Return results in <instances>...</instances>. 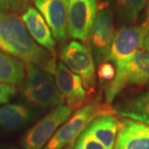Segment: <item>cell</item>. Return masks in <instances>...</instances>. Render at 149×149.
Listing matches in <instances>:
<instances>
[{
	"label": "cell",
	"instance_id": "obj_24",
	"mask_svg": "<svg viewBox=\"0 0 149 149\" xmlns=\"http://www.w3.org/2000/svg\"><path fill=\"white\" fill-rule=\"evenodd\" d=\"M0 149H17L16 148H13V147H3V148H0Z\"/></svg>",
	"mask_w": 149,
	"mask_h": 149
},
{
	"label": "cell",
	"instance_id": "obj_12",
	"mask_svg": "<svg viewBox=\"0 0 149 149\" xmlns=\"http://www.w3.org/2000/svg\"><path fill=\"white\" fill-rule=\"evenodd\" d=\"M113 149H149V125L132 119H121Z\"/></svg>",
	"mask_w": 149,
	"mask_h": 149
},
{
	"label": "cell",
	"instance_id": "obj_10",
	"mask_svg": "<svg viewBox=\"0 0 149 149\" xmlns=\"http://www.w3.org/2000/svg\"><path fill=\"white\" fill-rule=\"evenodd\" d=\"M55 80L60 93L71 111L78 110L87 100V91L79 75L70 70L62 62L58 63Z\"/></svg>",
	"mask_w": 149,
	"mask_h": 149
},
{
	"label": "cell",
	"instance_id": "obj_15",
	"mask_svg": "<svg viewBox=\"0 0 149 149\" xmlns=\"http://www.w3.org/2000/svg\"><path fill=\"white\" fill-rule=\"evenodd\" d=\"M34 118V111L29 107L11 104L0 107V128L16 130L23 128Z\"/></svg>",
	"mask_w": 149,
	"mask_h": 149
},
{
	"label": "cell",
	"instance_id": "obj_9",
	"mask_svg": "<svg viewBox=\"0 0 149 149\" xmlns=\"http://www.w3.org/2000/svg\"><path fill=\"white\" fill-rule=\"evenodd\" d=\"M148 28L145 21L139 26H124L115 32L109 53L104 61L113 62L128 58L142 48L143 37Z\"/></svg>",
	"mask_w": 149,
	"mask_h": 149
},
{
	"label": "cell",
	"instance_id": "obj_2",
	"mask_svg": "<svg viewBox=\"0 0 149 149\" xmlns=\"http://www.w3.org/2000/svg\"><path fill=\"white\" fill-rule=\"evenodd\" d=\"M20 92L22 98L33 106L55 109L65 103L53 74L34 65H27Z\"/></svg>",
	"mask_w": 149,
	"mask_h": 149
},
{
	"label": "cell",
	"instance_id": "obj_22",
	"mask_svg": "<svg viewBox=\"0 0 149 149\" xmlns=\"http://www.w3.org/2000/svg\"><path fill=\"white\" fill-rule=\"evenodd\" d=\"M15 94L16 88L14 86L0 83V104L10 101Z\"/></svg>",
	"mask_w": 149,
	"mask_h": 149
},
{
	"label": "cell",
	"instance_id": "obj_20",
	"mask_svg": "<svg viewBox=\"0 0 149 149\" xmlns=\"http://www.w3.org/2000/svg\"><path fill=\"white\" fill-rule=\"evenodd\" d=\"M30 0H0V11L12 13H21L27 10Z\"/></svg>",
	"mask_w": 149,
	"mask_h": 149
},
{
	"label": "cell",
	"instance_id": "obj_23",
	"mask_svg": "<svg viewBox=\"0 0 149 149\" xmlns=\"http://www.w3.org/2000/svg\"><path fill=\"white\" fill-rule=\"evenodd\" d=\"M145 21L148 22V28H147L146 33L144 35L143 41V44H142V49H144L145 51L149 52V21L147 19Z\"/></svg>",
	"mask_w": 149,
	"mask_h": 149
},
{
	"label": "cell",
	"instance_id": "obj_13",
	"mask_svg": "<svg viewBox=\"0 0 149 149\" xmlns=\"http://www.w3.org/2000/svg\"><path fill=\"white\" fill-rule=\"evenodd\" d=\"M21 20L36 42L56 56V42L52 31L42 14L34 8L28 7L22 13Z\"/></svg>",
	"mask_w": 149,
	"mask_h": 149
},
{
	"label": "cell",
	"instance_id": "obj_1",
	"mask_svg": "<svg viewBox=\"0 0 149 149\" xmlns=\"http://www.w3.org/2000/svg\"><path fill=\"white\" fill-rule=\"evenodd\" d=\"M0 50L27 65L56 72V56L32 39L17 14L0 11Z\"/></svg>",
	"mask_w": 149,
	"mask_h": 149
},
{
	"label": "cell",
	"instance_id": "obj_8",
	"mask_svg": "<svg viewBox=\"0 0 149 149\" xmlns=\"http://www.w3.org/2000/svg\"><path fill=\"white\" fill-rule=\"evenodd\" d=\"M98 0H67V35L86 42L98 12Z\"/></svg>",
	"mask_w": 149,
	"mask_h": 149
},
{
	"label": "cell",
	"instance_id": "obj_16",
	"mask_svg": "<svg viewBox=\"0 0 149 149\" xmlns=\"http://www.w3.org/2000/svg\"><path fill=\"white\" fill-rule=\"evenodd\" d=\"M114 110L122 117L149 125V91L128 100Z\"/></svg>",
	"mask_w": 149,
	"mask_h": 149
},
{
	"label": "cell",
	"instance_id": "obj_5",
	"mask_svg": "<svg viewBox=\"0 0 149 149\" xmlns=\"http://www.w3.org/2000/svg\"><path fill=\"white\" fill-rule=\"evenodd\" d=\"M60 58L70 70L80 76L89 95L95 92V63L91 48L78 41H71L61 49Z\"/></svg>",
	"mask_w": 149,
	"mask_h": 149
},
{
	"label": "cell",
	"instance_id": "obj_21",
	"mask_svg": "<svg viewBox=\"0 0 149 149\" xmlns=\"http://www.w3.org/2000/svg\"><path fill=\"white\" fill-rule=\"evenodd\" d=\"M98 75L100 77V80L106 81V83H109L111 81L114 75H115V66L111 64L109 61H104L99 65L98 69Z\"/></svg>",
	"mask_w": 149,
	"mask_h": 149
},
{
	"label": "cell",
	"instance_id": "obj_7",
	"mask_svg": "<svg viewBox=\"0 0 149 149\" xmlns=\"http://www.w3.org/2000/svg\"><path fill=\"white\" fill-rule=\"evenodd\" d=\"M113 14L108 3H101L98 7L93 26L89 35L91 52L98 64L105 61L114 35Z\"/></svg>",
	"mask_w": 149,
	"mask_h": 149
},
{
	"label": "cell",
	"instance_id": "obj_6",
	"mask_svg": "<svg viewBox=\"0 0 149 149\" xmlns=\"http://www.w3.org/2000/svg\"><path fill=\"white\" fill-rule=\"evenodd\" d=\"M71 113L72 111L65 104L53 109L22 136V147L24 149L42 148L56 132V129L68 120Z\"/></svg>",
	"mask_w": 149,
	"mask_h": 149
},
{
	"label": "cell",
	"instance_id": "obj_4",
	"mask_svg": "<svg viewBox=\"0 0 149 149\" xmlns=\"http://www.w3.org/2000/svg\"><path fill=\"white\" fill-rule=\"evenodd\" d=\"M109 104H103L100 99L95 100L82 106L74 113L70 118L63 123L54 133L43 149H64L73 145L87 125L94 118L104 113H114Z\"/></svg>",
	"mask_w": 149,
	"mask_h": 149
},
{
	"label": "cell",
	"instance_id": "obj_17",
	"mask_svg": "<svg viewBox=\"0 0 149 149\" xmlns=\"http://www.w3.org/2000/svg\"><path fill=\"white\" fill-rule=\"evenodd\" d=\"M26 76L24 63L0 50V83L18 85Z\"/></svg>",
	"mask_w": 149,
	"mask_h": 149
},
{
	"label": "cell",
	"instance_id": "obj_19",
	"mask_svg": "<svg viewBox=\"0 0 149 149\" xmlns=\"http://www.w3.org/2000/svg\"><path fill=\"white\" fill-rule=\"evenodd\" d=\"M72 149H106L98 140L83 131L75 140Z\"/></svg>",
	"mask_w": 149,
	"mask_h": 149
},
{
	"label": "cell",
	"instance_id": "obj_11",
	"mask_svg": "<svg viewBox=\"0 0 149 149\" xmlns=\"http://www.w3.org/2000/svg\"><path fill=\"white\" fill-rule=\"evenodd\" d=\"M34 5L50 27L54 39L63 42L67 38V0H33Z\"/></svg>",
	"mask_w": 149,
	"mask_h": 149
},
{
	"label": "cell",
	"instance_id": "obj_14",
	"mask_svg": "<svg viewBox=\"0 0 149 149\" xmlns=\"http://www.w3.org/2000/svg\"><path fill=\"white\" fill-rule=\"evenodd\" d=\"M119 120L113 113L94 118L85 128V133L98 140L106 149H113Z\"/></svg>",
	"mask_w": 149,
	"mask_h": 149
},
{
	"label": "cell",
	"instance_id": "obj_3",
	"mask_svg": "<svg viewBox=\"0 0 149 149\" xmlns=\"http://www.w3.org/2000/svg\"><path fill=\"white\" fill-rule=\"evenodd\" d=\"M114 65L115 75L113 79L104 85L105 100L109 104L124 88L149 83V52L138 51L131 56Z\"/></svg>",
	"mask_w": 149,
	"mask_h": 149
},
{
	"label": "cell",
	"instance_id": "obj_18",
	"mask_svg": "<svg viewBox=\"0 0 149 149\" xmlns=\"http://www.w3.org/2000/svg\"><path fill=\"white\" fill-rule=\"evenodd\" d=\"M146 3L147 0H114L118 17L125 24H133L136 22Z\"/></svg>",
	"mask_w": 149,
	"mask_h": 149
}]
</instances>
